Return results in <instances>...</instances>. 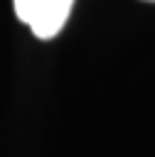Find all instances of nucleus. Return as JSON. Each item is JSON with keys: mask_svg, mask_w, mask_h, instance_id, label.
I'll use <instances>...</instances> for the list:
<instances>
[{"mask_svg": "<svg viewBox=\"0 0 155 157\" xmlns=\"http://www.w3.org/2000/svg\"><path fill=\"white\" fill-rule=\"evenodd\" d=\"M145 2H155V0H145Z\"/></svg>", "mask_w": 155, "mask_h": 157, "instance_id": "obj_2", "label": "nucleus"}, {"mask_svg": "<svg viewBox=\"0 0 155 157\" xmlns=\"http://www.w3.org/2000/svg\"><path fill=\"white\" fill-rule=\"evenodd\" d=\"M12 5L17 20L30 25L34 37L52 39L64 29L74 0H12Z\"/></svg>", "mask_w": 155, "mask_h": 157, "instance_id": "obj_1", "label": "nucleus"}]
</instances>
